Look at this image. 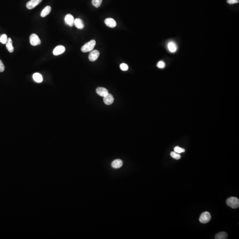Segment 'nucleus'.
Masks as SVG:
<instances>
[{"label": "nucleus", "instance_id": "nucleus-24", "mask_svg": "<svg viewBox=\"0 0 239 239\" xmlns=\"http://www.w3.org/2000/svg\"><path fill=\"white\" fill-rule=\"evenodd\" d=\"M120 68L122 71H126L128 70V66L126 64L123 63L120 65Z\"/></svg>", "mask_w": 239, "mask_h": 239}, {"label": "nucleus", "instance_id": "nucleus-11", "mask_svg": "<svg viewBox=\"0 0 239 239\" xmlns=\"http://www.w3.org/2000/svg\"><path fill=\"white\" fill-rule=\"evenodd\" d=\"M104 102L107 105H110L113 102V96L111 94H109L106 96H104Z\"/></svg>", "mask_w": 239, "mask_h": 239}, {"label": "nucleus", "instance_id": "nucleus-12", "mask_svg": "<svg viewBox=\"0 0 239 239\" xmlns=\"http://www.w3.org/2000/svg\"><path fill=\"white\" fill-rule=\"evenodd\" d=\"M167 48L170 52L174 53L177 50V46L174 42L170 41L167 44Z\"/></svg>", "mask_w": 239, "mask_h": 239}, {"label": "nucleus", "instance_id": "nucleus-3", "mask_svg": "<svg viewBox=\"0 0 239 239\" xmlns=\"http://www.w3.org/2000/svg\"><path fill=\"white\" fill-rule=\"evenodd\" d=\"M211 218V216L210 213L208 212H204L201 215L199 220L202 223H207L210 221Z\"/></svg>", "mask_w": 239, "mask_h": 239}, {"label": "nucleus", "instance_id": "nucleus-17", "mask_svg": "<svg viewBox=\"0 0 239 239\" xmlns=\"http://www.w3.org/2000/svg\"><path fill=\"white\" fill-rule=\"evenodd\" d=\"M33 78L34 80L37 82L40 83L43 81V77L42 75L38 73H34L33 75Z\"/></svg>", "mask_w": 239, "mask_h": 239}, {"label": "nucleus", "instance_id": "nucleus-7", "mask_svg": "<svg viewBox=\"0 0 239 239\" xmlns=\"http://www.w3.org/2000/svg\"><path fill=\"white\" fill-rule=\"evenodd\" d=\"M65 50L66 49L65 47L62 45H59L56 47V48L54 49L53 53L55 55H59L64 53V52H65Z\"/></svg>", "mask_w": 239, "mask_h": 239}, {"label": "nucleus", "instance_id": "nucleus-1", "mask_svg": "<svg viewBox=\"0 0 239 239\" xmlns=\"http://www.w3.org/2000/svg\"><path fill=\"white\" fill-rule=\"evenodd\" d=\"M96 41L95 40H91L84 45L81 48V50L85 53L91 52L94 49Z\"/></svg>", "mask_w": 239, "mask_h": 239}, {"label": "nucleus", "instance_id": "nucleus-27", "mask_svg": "<svg viewBox=\"0 0 239 239\" xmlns=\"http://www.w3.org/2000/svg\"><path fill=\"white\" fill-rule=\"evenodd\" d=\"M7 42L8 43H13L12 39H11L10 38H8Z\"/></svg>", "mask_w": 239, "mask_h": 239}, {"label": "nucleus", "instance_id": "nucleus-20", "mask_svg": "<svg viewBox=\"0 0 239 239\" xmlns=\"http://www.w3.org/2000/svg\"><path fill=\"white\" fill-rule=\"evenodd\" d=\"M102 0H92V3L96 8L99 7L102 3Z\"/></svg>", "mask_w": 239, "mask_h": 239}, {"label": "nucleus", "instance_id": "nucleus-2", "mask_svg": "<svg viewBox=\"0 0 239 239\" xmlns=\"http://www.w3.org/2000/svg\"><path fill=\"white\" fill-rule=\"evenodd\" d=\"M226 203L228 206L232 209H236L239 207V200L237 197H230L226 201Z\"/></svg>", "mask_w": 239, "mask_h": 239}, {"label": "nucleus", "instance_id": "nucleus-10", "mask_svg": "<svg viewBox=\"0 0 239 239\" xmlns=\"http://www.w3.org/2000/svg\"><path fill=\"white\" fill-rule=\"evenodd\" d=\"M96 92L98 95L103 97L106 96L109 94L108 90L106 88L101 87L97 88L96 89Z\"/></svg>", "mask_w": 239, "mask_h": 239}, {"label": "nucleus", "instance_id": "nucleus-21", "mask_svg": "<svg viewBox=\"0 0 239 239\" xmlns=\"http://www.w3.org/2000/svg\"><path fill=\"white\" fill-rule=\"evenodd\" d=\"M170 156L172 158L176 160H179L181 157L180 155H179V154H178L177 153L174 152V151H172L170 153Z\"/></svg>", "mask_w": 239, "mask_h": 239}, {"label": "nucleus", "instance_id": "nucleus-26", "mask_svg": "<svg viewBox=\"0 0 239 239\" xmlns=\"http://www.w3.org/2000/svg\"><path fill=\"white\" fill-rule=\"evenodd\" d=\"M4 69H5V67H4V65L2 60L0 59V72H3L4 71Z\"/></svg>", "mask_w": 239, "mask_h": 239}, {"label": "nucleus", "instance_id": "nucleus-13", "mask_svg": "<svg viewBox=\"0 0 239 239\" xmlns=\"http://www.w3.org/2000/svg\"><path fill=\"white\" fill-rule=\"evenodd\" d=\"M74 25L77 28L79 29H83L85 27V25L82 20L79 18H77L75 20Z\"/></svg>", "mask_w": 239, "mask_h": 239}, {"label": "nucleus", "instance_id": "nucleus-22", "mask_svg": "<svg viewBox=\"0 0 239 239\" xmlns=\"http://www.w3.org/2000/svg\"><path fill=\"white\" fill-rule=\"evenodd\" d=\"M174 151L175 152L177 153H181L184 152L185 151L184 149L178 146H176L174 147Z\"/></svg>", "mask_w": 239, "mask_h": 239}, {"label": "nucleus", "instance_id": "nucleus-19", "mask_svg": "<svg viewBox=\"0 0 239 239\" xmlns=\"http://www.w3.org/2000/svg\"><path fill=\"white\" fill-rule=\"evenodd\" d=\"M6 48L9 52L12 53L14 51V47L13 46V43H6Z\"/></svg>", "mask_w": 239, "mask_h": 239}, {"label": "nucleus", "instance_id": "nucleus-18", "mask_svg": "<svg viewBox=\"0 0 239 239\" xmlns=\"http://www.w3.org/2000/svg\"><path fill=\"white\" fill-rule=\"evenodd\" d=\"M8 37L5 34H2L0 36V42L1 43L6 44L7 43Z\"/></svg>", "mask_w": 239, "mask_h": 239}, {"label": "nucleus", "instance_id": "nucleus-8", "mask_svg": "<svg viewBox=\"0 0 239 239\" xmlns=\"http://www.w3.org/2000/svg\"><path fill=\"white\" fill-rule=\"evenodd\" d=\"M65 22L66 24L69 25L70 26L72 27L74 25L75 19L73 16L70 14L66 15L65 18Z\"/></svg>", "mask_w": 239, "mask_h": 239}, {"label": "nucleus", "instance_id": "nucleus-6", "mask_svg": "<svg viewBox=\"0 0 239 239\" xmlns=\"http://www.w3.org/2000/svg\"><path fill=\"white\" fill-rule=\"evenodd\" d=\"M42 1V0H31L27 3L26 7L29 9H34Z\"/></svg>", "mask_w": 239, "mask_h": 239}, {"label": "nucleus", "instance_id": "nucleus-16", "mask_svg": "<svg viewBox=\"0 0 239 239\" xmlns=\"http://www.w3.org/2000/svg\"><path fill=\"white\" fill-rule=\"evenodd\" d=\"M216 239H226L227 238V233L225 232H220L217 234L215 236Z\"/></svg>", "mask_w": 239, "mask_h": 239}, {"label": "nucleus", "instance_id": "nucleus-15", "mask_svg": "<svg viewBox=\"0 0 239 239\" xmlns=\"http://www.w3.org/2000/svg\"><path fill=\"white\" fill-rule=\"evenodd\" d=\"M52 8L50 6H47L42 10V12L41 13V16L42 18H44L46 16L48 15L49 14L50 11H51Z\"/></svg>", "mask_w": 239, "mask_h": 239}, {"label": "nucleus", "instance_id": "nucleus-25", "mask_svg": "<svg viewBox=\"0 0 239 239\" xmlns=\"http://www.w3.org/2000/svg\"><path fill=\"white\" fill-rule=\"evenodd\" d=\"M227 3L229 4H233L239 3V0H227Z\"/></svg>", "mask_w": 239, "mask_h": 239}, {"label": "nucleus", "instance_id": "nucleus-23", "mask_svg": "<svg viewBox=\"0 0 239 239\" xmlns=\"http://www.w3.org/2000/svg\"><path fill=\"white\" fill-rule=\"evenodd\" d=\"M165 66H166L165 63L163 61H160V62H158L157 64V67L160 69L164 68L165 67Z\"/></svg>", "mask_w": 239, "mask_h": 239}, {"label": "nucleus", "instance_id": "nucleus-14", "mask_svg": "<svg viewBox=\"0 0 239 239\" xmlns=\"http://www.w3.org/2000/svg\"><path fill=\"white\" fill-rule=\"evenodd\" d=\"M123 164V163L122 160L119 159H117L112 162V166L114 168H119L122 166Z\"/></svg>", "mask_w": 239, "mask_h": 239}, {"label": "nucleus", "instance_id": "nucleus-9", "mask_svg": "<svg viewBox=\"0 0 239 239\" xmlns=\"http://www.w3.org/2000/svg\"><path fill=\"white\" fill-rule=\"evenodd\" d=\"M105 25L109 27L114 28L117 26V23L115 20L111 18H108L105 20Z\"/></svg>", "mask_w": 239, "mask_h": 239}, {"label": "nucleus", "instance_id": "nucleus-4", "mask_svg": "<svg viewBox=\"0 0 239 239\" xmlns=\"http://www.w3.org/2000/svg\"><path fill=\"white\" fill-rule=\"evenodd\" d=\"M30 43L32 46H36L41 44V41L37 35L36 34H32L30 36Z\"/></svg>", "mask_w": 239, "mask_h": 239}, {"label": "nucleus", "instance_id": "nucleus-5", "mask_svg": "<svg viewBox=\"0 0 239 239\" xmlns=\"http://www.w3.org/2000/svg\"><path fill=\"white\" fill-rule=\"evenodd\" d=\"M100 53L98 50H95L91 51L89 55V59L91 62H94L98 59Z\"/></svg>", "mask_w": 239, "mask_h": 239}]
</instances>
